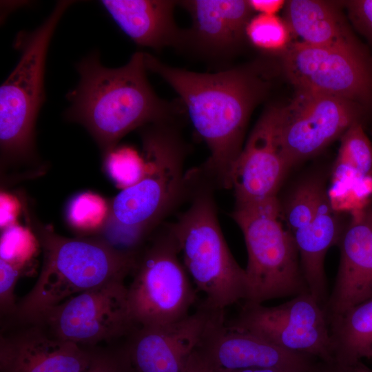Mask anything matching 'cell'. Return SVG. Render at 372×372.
Masks as SVG:
<instances>
[{"label":"cell","mask_w":372,"mask_h":372,"mask_svg":"<svg viewBox=\"0 0 372 372\" xmlns=\"http://www.w3.org/2000/svg\"><path fill=\"white\" fill-rule=\"evenodd\" d=\"M92 355L84 372H136L125 344L116 342L105 346L89 347Z\"/></svg>","instance_id":"27"},{"label":"cell","mask_w":372,"mask_h":372,"mask_svg":"<svg viewBox=\"0 0 372 372\" xmlns=\"http://www.w3.org/2000/svg\"><path fill=\"white\" fill-rule=\"evenodd\" d=\"M346 6L353 25L372 43V0L349 1Z\"/></svg>","instance_id":"29"},{"label":"cell","mask_w":372,"mask_h":372,"mask_svg":"<svg viewBox=\"0 0 372 372\" xmlns=\"http://www.w3.org/2000/svg\"><path fill=\"white\" fill-rule=\"evenodd\" d=\"M109 205L99 196L82 194L71 201L68 211L70 223L78 230L98 233L108 212Z\"/></svg>","instance_id":"25"},{"label":"cell","mask_w":372,"mask_h":372,"mask_svg":"<svg viewBox=\"0 0 372 372\" xmlns=\"http://www.w3.org/2000/svg\"><path fill=\"white\" fill-rule=\"evenodd\" d=\"M372 177V143L363 122H356L341 136L333 165L331 188L340 194L355 190Z\"/></svg>","instance_id":"23"},{"label":"cell","mask_w":372,"mask_h":372,"mask_svg":"<svg viewBox=\"0 0 372 372\" xmlns=\"http://www.w3.org/2000/svg\"><path fill=\"white\" fill-rule=\"evenodd\" d=\"M22 262L0 258V313L1 321L11 318L17 309L14 288L20 276Z\"/></svg>","instance_id":"28"},{"label":"cell","mask_w":372,"mask_h":372,"mask_svg":"<svg viewBox=\"0 0 372 372\" xmlns=\"http://www.w3.org/2000/svg\"><path fill=\"white\" fill-rule=\"evenodd\" d=\"M0 372H84L90 347L50 337L31 322H3Z\"/></svg>","instance_id":"15"},{"label":"cell","mask_w":372,"mask_h":372,"mask_svg":"<svg viewBox=\"0 0 372 372\" xmlns=\"http://www.w3.org/2000/svg\"><path fill=\"white\" fill-rule=\"evenodd\" d=\"M120 30L136 45L160 51L184 48L185 30L175 22L176 1L102 0L99 1Z\"/></svg>","instance_id":"20"},{"label":"cell","mask_w":372,"mask_h":372,"mask_svg":"<svg viewBox=\"0 0 372 372\" xmlns=\"http://www.w3.org/2000/svg\"><path fill=\"white\" fill-rule=\"evenodd\" d=\"M192 18L185 46L213 58L225 59L240 44L253 12L245 0L178 1Z\"/></svg>","instance_id":"19"},{"label":"cell","mask_w":372,"mask_h":372,"mask_svg":"<svg viewBox=\"0 0 372 372\" xmlns=\"http://www.w3.org/2000/svg\"><path fill=\"white\" fill-rule=\"evenodd\" d=\"M103 158L110 176L123 189L134 184L142 175L143 157L130 147H116Z\"/></svg>","instance_id":"26"},{"label":"cell","mask_w":372,"mask_h":372,"mask_svg":"<svg viewBox=\"0 0 372 372\" xmlns=\"http://www.w3.org/2000/svg\"><path fill=\"white\" fill-rule=\"evenodd\" d=\"M215 311L200 303L176 322L134 328L125 341L136 371L186 372L188 358Z\"/></svg>","instance_id":"16"},{"label":"cell","mask_w":372,"mask_h":372,"mask_svg":"<svg viewBox=\"0 0 372 372\" xmlns=\"http://www.w3.org/2000/svg\"><path fill=\"white\" fill-rule=\"evenodd\" d=\"M340 258L331 292L324 307L328 322L372 298V212H351L338 242Z\"/></svg>","instance_id":"18"},{"label":"cell","mask_w":372,"mask_h":372,"mask_svg":"<svg viewBox=\"0 0 372 372\" xmlns=\"http://www.w3.org/2000/svg\"><path fill=\"white\" fill-rule=\"evenodd\" d=\"M329 323L335 362L347 365L372 359V298Z\"/></svg>","instance_id":"22"},{"label":"cell","mask_w":372,"mask_h":372,"mask_svg":"<svg viewBox=\"0 0 372 372\" xmlns=\"http://www.w3.org/2000/svg\"><path fill=\"white\" fill-rule=\"evenodd\" d=\"M322 372H372V369L366 366L362 361L353 364H341L332 362L323 364Z\"/></svg>","instance_id":"31"},{"label":"cell","mask_w":372,"mask_h":372,"mask_svg":"<svg viewBox=\"0 0 372 372\" xmlns=\"http://www.w3.org/2000/svg\"><path fill=\"white\" fill-rule=\"evenodd\" d=\"M277 107L267 109L258 119L234 164L231 188L235 205L276 197L288 167L276 134Z\"/></svg>","instance_id":"17"},{"label":"cell","mask_w":372,"mask_h":372,"mask_svg":"<svg viewBox=\"0 0 372 372\" xmlns=\"http://www.w3.org/2000/svg\"><path fill=\"white\" fill-rule=\"evenodd\" d=\"M26 220L42 249L43 263L30 291L4 321L27 322L43 311L106 282L125 280L137 258L99 236L68 238L43 224L24 205Z\"/></svg>","instance_id":"4"},{"label":"cell","mask_w":372,"mask_h":372,"mask_svg":"<svg viewBox=\"0 0 372 372\" xmlns=\"http://www.w3.org/2000/svg\"><path fill=\"white\" fill-rule=\"evenodd\" d=\"M370 208H371V212H372V205L370 206Z\"/></svg>","instance_id":"33"},{"label":"cell","mask_w":372,"mask_h":372,"mask_svg":"<svg viewBox=\"0 0 372 372\" xmlns=\"http://www.w3.org/2000/svg\"><path fill=\"white\" fill-rule=\"evenodd\" d=\"M322 366L313 356L282 349L229 327L225 311H216L188 358L186 372H232L256 367L322 372Z\"/></svg>","instance_id":"13"},{"label":"cell","mask_w":372,"mask_h":372,"mask_svg":"<svg viewBox=\"0 0 372 372\" xmlns=\"http://www.w3.org/2000/svg\"><path fill=\"white\" fill-rule=\"evenodd\" d=\"M248 1L253 11L264 14H276L285 3V1L281 0H250Z\"/></svg>","instance_id":"30"},{"label":"cell","mask_w":372,"mask_h":372,"mask_svg":"<svg viewBox=\"0 0 372 372\" xmlns=\"http://www.w3.org/2000/svg\"><path fill=\"white\" fill-rule=\"evenodd\" d=\"M147 71L158 75L178 95L209 156L205 172L213 184L231 188V175L242 149L250 114L267 85L250 68L198 72L174 67L144 52Z\"/></svg>","instance_id":"1"},{"label":"cell","mask_w":372,"mask_h":372,"mask_svg":"<svg viewBox=\"0 0 372 372\" xmlns=\"http://www.w3.org/2000/svg\"><path fill=\"white\" fill-rule=\"evenodd\" d=\"M227 324L323 364L334 362L327 317L309 292L274 307L244 302L238 315Z\"/></svg>","instance_id":"12"},{"label":"cell","mask_w":372,"mask_h":372,"mask_svg":"<svg viewBox=\"0 0 372 372\" xmlns=\"http://www.w3.org/2000/svg\"><path fill=\"white\" fill-rule=\"evenodd\" d=\"M79 81L66 97V120L83 126L103 158L130 132L173 122L183 107L160 98L147 76L144 52H136L124 65H102L93 52L76 64Z\"/></svg>","instance_id":"2"},{"label":"cell","mask_w":372,"mask_h":372,"mask_svg":"<svg viewBox=\"0 0 372 372\" xmlns=\"http://www.w3.org/2000/svg\"><path fill=\"white\" fill-rule=\"evenodd\" d=\"M298 91L276 111L278 143L289 169L318 154L353 123L363 122L369 110L349 100Z\"/></svg>","instance_id":"11"},{"label":"cell","mask_w":372,"mask_h":372,"mask_svg":"<svg viewBox=\"0 0 372 372\" xmlns=\"http://www.w3.org/2000/svg\"><path fill=\"white\" fill-rule=\"evenodd\" d=\"M287 76L298 90L349 100L372 107V59L351 51L296 42L283 55Z\"/></svg>","instance_id":"14"},{"label":"cell","mask_w":372,"mask_h":372,"mask_svg":"<svg viewBox=\"0 0 372 372\" xmlns=\"http://www.w3.org/2000/svg\"><path fill=\"white\" fill-rule=\"evenodd\" d=\"M20 322L37 324L52 338L87 347L118 342L136 327L123 280L78 293Z\"/></svg>","instance_id":"9"},{"label":"cell","mask_w":372,"mask_h":372,"mask_svg":"<svg viewBox=\"0 0 372 372\" xmlns=\"http://www.w3.org/2000/svg\"><path fill=\"white\" fill-rule=\"evenodd\" d=\"M231 216L242 232L247 251L248 296L244 302L262 304L309 292L277 196L235 205Z\"/></svg>","instance_id":"7"},{"label":"cell","mask_w":372,"mask_h":372,"mask_svg":"<svg viewBox=\"0 0 372 372\" xmlns=\"http://www.w3.org/2000/svg\"><path fill=\"white\" fill-rule=\"evenodd\" d=\"M73 1L56 3L48 17L35 30L21 32L14 47L21 52L17 65L0 87V157L3 177L10 169L39 164L35 127L45 95L44 76L49 45L61 17Z\"/></svg>","instance_id":"5"},{"label":"cell","mask_w":372,"mask_h":372,"mask_svg":"<svg viewBox=\"0 0 372 372\" xmlns=\"http://www.w3.org/2000/svg\"><path fill=\"white\" fill-rule=\"evenodd\" d=\"M285 18L289 29L304 43L351 51L364 50L342 17L329 3L289 1Z\"/></svg>","instance_id":"21"},{"label":"cell","mask_w":372,"mask_h":372,"mask_svg":"<svg viewBox=\"0 0 372 372\" xmlns=\"http://www.w3.org/2000/svg\"><path fill=\"white\" fill-rule=\"evenodd\" d=\"M285 225L297 247L310 293L324 308L329 293L324 271L329 249L338 244L344 227L318 180L300 184L281 205Z\"/></svg>","instance_id":"10"},{"label":"cell","mask_w":372,"mask_h":372,"mask_svg":"<svg viewBox=\"0 0 372 372\" xmlns=\"http://www.w3.org/2000/svg\"><path fill=\"white\" fill-rule=\"evenodd\" d=\"M212 183H196L194 176L191 203L169 229L178 244L183 264L215 311L225 309L248 296L246 272L231 254L223 234L213 196Z\"/></svg>","instance_id":"6"},{"label":"cell","mask_w":372,"mask_h":372,"mask_svg":"<svg viewBox=\"0 0 372 372\" xmlns=\"http://www.w3.org/2000/svg\"><path fill=\"white\" fill-rule=\"evenodd\" d=\"M157 229L139 254L127 287L130 315L136 327L183 319L197 298L175 238L169 228Z\"/></svg>","instance_id":"8"},{"label":"cell","mask_w":372,"mask_h":372,"mask_svg":"<svg viewBox=\"0 0 372 372\" xmlns=\"http://www.w3.org/2000/svg\"><path fill=\"white\" fill-rule=\"evenodd\" d=\"M289 32L287 23L276 14H257L245 30L246 37L254 46L271 52L287 48Z\"/></svg>","instance_id":"24"},{"label":"cell","mask_w":372,"mask_h":372,"mask_svg":"<svg viewBox=\"0 0 372 372\" xmlns=\"http://www.w3.org/2000/svg\"><path fill=\"white\" fill-rule=\"evenodd\" d=\"M232 372H293L273 367H256L238 370Z\"/></svg>","instance_id":"32"},{"label":"cell","mask_w":372,"mask_h":372,"mask_svg":"<svg viewBox=\"0 0 372 372\" xmlns=\"http://www.w3.org/2000/svg\"><path fill=\"white\" fill-rule=\"evenodd\" d=\"M173 122L141 129L143 173L108 203L97 233L116 249L136 256L159 224L187 195L192 174L185 169V147Z\"/></svg>","instance_id":"3"}]
</instances>
